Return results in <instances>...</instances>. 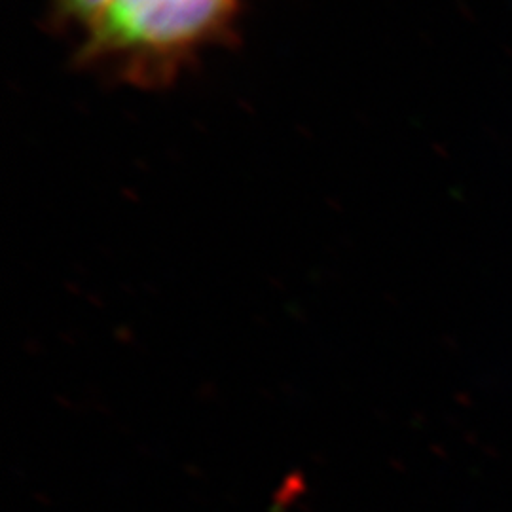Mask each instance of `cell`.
Returning <instances> with one entry per match:
<instances>
[{
  "label": "cell",
  "mask_w": 512,
  "mask_h": 512,
  "mask_svg": "<svg viewBox=\"0 0 512 512\" xmlns=\"http://www.w3.org/2000/svg\"><path fill=\"white\" fill-rule=\"evenodd\" d=\"M84 61L135 86H164L232 31L243 0H52Z\"/></svg>",
  "instance_id": "cell-1"
}]
</instances>
